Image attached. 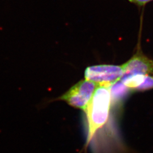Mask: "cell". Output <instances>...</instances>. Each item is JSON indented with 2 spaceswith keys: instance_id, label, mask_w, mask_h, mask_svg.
Returning <instances> with one entry per match:
<instances>
[{
  "instance_id": "cell-1",
  "label": "cell",
  "mask_w": 153,
  "mask_h": 153,
  "mask_svg": "<svg viewBox=\"0 0 153 153\" xmlns=\"http://www.w3.org/2000/svg\"><path fill=\"white\" fill-rule=\"evenodd\" d=\"M110 86L99 85L84 111L87 124L86 146L94 136L107 122L111 105Z\"/></svg>"
},
{
  "instance_id": "cell-2",
  "label": "cell",
  "mask_w": 153,
  "mask_h": 153,
  "mask_svg": "<svg viewBox=\"0 0 153 153\" xmlns=\"http://www.w3.org/2000/svg\"><path fill=\"white\" fill-rule=\"evenodd\" d=\"M99 85L87 79L78 82L66 92L56 98L45 99L37 105L38 108H44L45 105L54 101H64L71 107L85 111L93 98Z\"/></svg>"
},
{
  "instance_id": "cell-3",
  "label": "cell",
  "mask_w": 153,
  "mask_h": 153,
  "mask_svg": "<svg viewBox=\"0 0 153 153\" xmlns=\"http://www.w3.org/2000/svg\"><path fill=\"white\" fill-rule=\"evenodd\" d=\"M123 76L122 66L97 65L88 67L85 71V78L99 85L111 86L121 80Z\"/></svg>"
},
{
  "instance_id": "cell-4",
  "label": "cell",
  "mask_w": 153,
  "mask_h": 153,
  "mask_svg": "<svg viewBox=\"0 0 153 153\" xmlns=\"http://www.w3.org/2000/svg\"><path fill=\"white\" fill-rule=\"evenodd\" d=\"M121 66L123 69L122 78L137 75L153 74V61L140 51H138Z\"/></svg>"
},
{
  "instance_id": "cell-5",
  "label": "cell",
  "mask_w": 153,
  "mask_h": 153,
  "mask_svg": "<svg viewBox=\"0 0 153 153\" xmlns=\"http://www.w3.org/2000/svg\"><path fill=\"white\" fill-rule=\"evenodd\" d=\"M111 104L116 103L121 100L126 95L131 91L129 88L126 86L120 80L111 85L109 87Z\"/></svg>"
},
{
  "instance_id": "cell-6",
  "label": "cell",
  "mask_w": 153,
  "mask_h": 153,
  "mask_svg": "<svg viewBox=\"0 0 153 153\" xmlns=\"http://www.w3.org/2000/svg\"><path fill=\"white\" fill-rule=\"evenodd\" d=\"M153 88V74H149L142 76L141 82L134 91H143Z\"/></svg>"
},
{
  "instance_id": "cell-7",
  "label": "cell",
  "mask_w": 153,
  "mask_h": 153,
  "mask_svg": "<svg viewBox=\"0 0 153 153\" xmlns=\"http://www.w3.org/2000/svg\"><path fill=\"white\" fill-rule=\"evenodd\" d=\"M128 1L134 4H136V5L142 6L145 5L146 4H148V2L153 0H128Z\"/></svg>"
}]
</instances>
